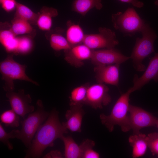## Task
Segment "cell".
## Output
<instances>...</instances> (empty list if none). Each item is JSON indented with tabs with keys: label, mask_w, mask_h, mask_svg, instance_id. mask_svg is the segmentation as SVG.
Returning a JSON list of instances; mask_svg holds the SVG:
<instances>
[{
	"label": "cell",
	"mask_w": 158,
	"mask_h": 158,
	"mask_svg": "<svg viewBox=\"0 0 158 158\" xmlns=\"http://www.w3.org/2000/svg\"><path fill=\"white\" fill-rule=\"evenodd\" d=\"M58 113L56 110H52L44 123L40 126L26 151L25 158H40L47 147L54 146L56 139L68 133V130L59 121Z\"/></svg>",
	"instance_id": "1"
},
{
	"label": "cell",
	"mask_w": 158,
	"mask_h": 158,
	"mask_svg": "<svg viewBox=\"0 0 158 158\" xmlns=\"http://www.w3.org/2000/svg\"><path fill=\"white\" fill-rule=\"evenodd\" d=\"M141 38L137 37L130 56L134 67L138 72L144 71L146 69L142 61L151 54L154 52V43L157 38L154 31L150 25L145 23L140 32Z\"/></svg>",
	"instance_id": "2"
},
{
	"label": "cell",
	"mask_w": 158,
	"mask_h": 158,
	"mask_svg": "<svg viewBox=\"0 0 158 158\" xmlns=\"http://www.w3.org/2000/svg\"><path fill=\"white\" fill-rule=\"evenodd\" d=\"M131 93L127 90L122 94L114 105L110 114L106 115L102 114L100 118L102 123L110 132H112L114 126L118 125L124 132L130 130L128 122V112L130 104L129 97Z\"/></svg>",
	"instance_id": "3"
},
{
	"label": "cell",
	"mask_w": 158,
	"mask_h": 158,
	"mask_svg": "<svg viewBox=\"0 0 158 158\" xmlns=\"http://www.w3.org/2000/svg\"><path fill=\"white\" fill-rule=\"evenodd\" d=\"M36 106V111L30 113L26 119L21 121V128L19 130L17 138L28 148L38 129L50 114L45 110L41 100L37 101Z\"/></svg>",
	"instance_id": "4"
},
{
	"label": "cell",
	"mask_w": 158,
	"mask_h": 158,
	"mask_svg": "<svg viewBox=\"0 0 158 158\" xmlns=\"http://www.w3.org/2000/svg\"><path fill=\"white\" fill-rule=\"evenodd\" d=\"M13 53L8 56L0 63V71L2 80L5 83L4 90L7 92L14 91V80H20L27 81L38 86L37 82L29 78L26 74L25 65H22L16 62L13 58Z\"/></svg>",
	"instance_id": "5"
},
{
	"label": "cell",
	"mask_w": 158,
	"mask_h": 158,
	"mask_svg": "<svg viewBox=\"0 0 158 158\" xmlns=\"http://www.w3.org/2000/svg\"><path fill=\"white\" fill-rule=\"evenodd\" d=\"M111 18L114 28L126 36H132L140 32L145 24L133 7L128 8L124 12L113 14Z\"/></svg>",
	"instance_id": "6"
},
{
	"label": "cell",
	"mask_w": 158,
	"mask_h": 158,
	"mask_svg": "<svg viewBox=\"0 0 158 158\" xmlns=\"http://www.w3.org/2000/svg\"><path fill=\"white\" fill-rule=\"evenodd\" d=\"M99 32L85 34L83 43L92 50L114 48L119 44L115 33L105 27H99Z\"/></svg>",
	"instance_id": "7"
},
{
	"label": "cell",
	"mask_w": 158,
	"mask_h": 158,
	"mask_svg": "<svg viewBox=\"0 0 158 158\" xmlns=\"http://www.w3.org/2000/svg\"><path fill=\"white\" fill-rule=\"evenodd\" d=\"M128 112L129 125L133 134L140 133L142 128L155 126L157 118L141 107L130 104Z\"/></svg>",
	"instance_id": "8"
},
{
	"label": "cell",
	"mask_w": 158,
	"mask_h": 158,
	"mask_svg": "<svg viewBox=\"0 0 158 158\" xmlns=\"http://www.w3.org/2000/svg\"><path fill=\"white\" fill-rule=\"evenodd\" d=\"M109 90V88L105 84L97 83L90 85L84 104L96 109L102 108L111 102Z\"/></svg>",
	"instance_id": "9"
},
{
	"label": "cell",
	"mask_w": 158,
	"mask_h": 158,
	"mask_svg": "<svg viewBox=\"0 0 158 158\" xmlns=\"http://www.w3.org/2000/svg\"><path fill=\"white\" fill-rule=\"evenodd\" d=\"M130 59L114 48L93 50L90 59L95 66L121 64Z\"/></svg>",
	"instance_id": "10"
},
{
	"label": "cell",
	"mask_w": 158,
	"mask_h": 158,
	"mask_svg": "<svg viewBox=\"0 0 158 158\" xmlns=\"http://www.w3.org/2000/svg\"><path fill=\"white\" fill-rule=\"evenodd\" d=\"M11 109L18 115L24 118L26 115L34 110V107L30 104L32 99L29 94H25L23 89L17 92L14 91L7 92L6 94Z\"/></svg>",
	"instance_id": "11"
},
{
	"label": "cell",
	"mask_w": 158,
	"mask_h": 158,
	"mask_svg": "<svg viewBox=\"0 0 158 158\" xmlns=\"http://www.w3.org/2000/svg\"><path fill=\"white\" fill-rule=\"evenodd\" d=\"M144 71L140 77L135 75L133 80V85L128 91L132 93L139 90L152 80L155 82L158 81V53H155Z\"/></svg>",
	"instance_id": "12"
},
{
	"label": "cell",
	"mask_w": 158,
	"mask_h": 158,
	"mask_svg": "<svg viewBox=\"0 0 158 158\" xmlns=\"http://www.w3.org/2000/svg\"><path fill=\"white\" fill-rule=\"evenodd\" d=\"M120 64L95 66L94 68L95 78L98 83L118 86Z\"/></svg>",
	"instance_id": "13"
},
{
	"label": "cell",
	"mask_w": 158,
	"mask_h": 158,
	"mask_svg": "<svg viewBox=\"0 0 158 158\" xmlns=\"http://www.w3.org/2000/svg\"><path fill=\"white\" fill-rule=\"evenodd\" d=\"M93 51L83 43L78 44L64 50V59L71 66L79 68L84 65L85 61L90 60Z\"/></svg>",
	"instance_id": "14"
},
{
	"label": "cell",
	"mask_w": 158,
	"mask_h": 158,
	"mask_svg": "<svg viewBox=\"0 0 158 158\" xmlns=\"http://www.w3.org/2000/svg\"><path fill=\"white\" fill-rule=\"evenodd\" d=\"M83 106V104L71 106L70 109L67 111L65 115L66 121L62 122V124L68 130L72 132H81L82 121L85 114Z\"/></svg>",
	"instance_id": "15"
},
{
	"label": "cell",
	"mask_w": 158,
	"mask_h": 158,
	"mask_svg": "<svg viewBox=\"0 0 158 158\" xmlns=\"http://www.w3.org/2000/svg\"><path fill=\"white\" fill-rule=\"evenodd\" d=\"M146 137L145 135L140 132L129 137L128 142L132 148L133 157H139L145 154L148 147Z\"/></svg>",
	"instance_id": "16"
},
{
	"label": "cell",
	"mask_w": 158,
	"mask_h": 158,
	"mask_svg": "<svg viewBox=\"0 0 158 158\" xmlns=\"http://www.w3.org/2000/svg\"><path fill=\"white\" fill-rule=\"evenodd\" d=\"M58 15L57 10L54 8L43 6L38 16L36 24L43 30H49L52 25V18Z\"/></svg>",
	"instance_id": "17"
},
{
	"label": "cell",
	"mask_w": 158,
	"mask_h": 158,
	"mask_svg": "<svg viewBox=\"0 0 158 158\" xmlns=\"http://www.w3.org/2000/svg\"><path fill=\"white\" fill-rule=\"evenodd\" d=\"M102 0H74L72 6V11L83 16L91 9L95 8L100 10L102 7Z\"/></svg>",
	"instance_id": "18"
},
{
	"label": "cell",
	"mask_w": 158,
	"mask_h": 158,
	"mask_svg": "<svg viewBox=\"0 0 158 158\" xmlns=\"http://www.w3.org/2000/svg\"><path fill=\"white\" fill-rule=\"evenodd\" d=\"M66 32V39L71 46L83 44L85 34L81 27L69 21Z\"/></svg>",
	"instance_id": "19"
},
{
	"label": "cell",
	"mask_w": 158,
	"mask_h": 158,
	"mask_svg": "<svg viewBox=\"0 0 158 158\" xmlns=\"http://www.w3.org/2000/svg\"><path fill=\"white\" fill-rule=\"evenodd\" d=\"M0 41L7 51L15 54L18 46V38L11 29L0 31Z\"/></svg>",
	"instance_id": "20"
},
{
	"label": "cell",
	"mask_w": 158,
	"mask_h": 158,
	"mask_svg": "<svg viewBox=\"0 0 158 158\" xmlns=\"http://www.w3.org/2000/svg\"><path fill=\"white\" fill-rule=\"evenodd\" d=\"M64 146V156L66 158H82V153L80 147L70 136L62 135L60 138Z\"/></svg>",
	"instance_id": "21"
},
{
	"label": "cell",
	"mask_w": 158,
	"mask_h": 158,
	"mask_svg": "<svg viewBox=\"0 0 158 158\" xmlns=\"http://www.w3.org/2000/svg\"><path fill=\"white\" fill-rule=\"evenodd\" d=\"M89 86V83H86L75 88L72 90L69 97L70 106L84 104Z\"/></svg>",
	"instance_id": "22"
},
{
	"label": "cell",
	"mask_w": 158,
	"mask_h": 158,
	"mask_svg": "<svg viewBox=\"0 0 158 158\" xmlns=\"http://www.w3.org/2000/svg\"><path fill=\"white\" fill-rule=\"evenodd\" d=\"M15 17L25 20L30 23L36 24L38 14L34 12L25 5L17 3Z\"/></svg>",
	"instance_id": "23"
},
{
	"label": "cell",
	"mask_w": 158,
	"mask_h": 158,
	"mask_svg": "<svg viewBox=\"0 0 158 158\" xmlns=\"http://www.w3.org/2000/svg\"><path fill=\"white\" fill-rule=\"evenodd\" d=\"M11 30L14 34L18 35L31 33L33 28L28 21L15 17L12 20Z\"/></svg>",
	"instance_id": "24"
},
{
	"label": "cell",
	"mask_w": 158,
	"mask_h": 158,
	"mask_svg": "<svg viewBox=\"0 0 158 158\" xmlns=\"http://www.w3.org/2000/svg\"><path fill=\"white\" fill-rule=\"evenodd\" d=\"M49 40L51 47L56 51L62 50L64 51L72 47L66 38L60 34H52L50 36Z\"/></svg>",
	"instance_id": "25"
},
{
	"label": "cell",
	"mask_w": 158,
	"mask_h": 158,
	"mask_svg": "<svg viewBox=\"0 0 158 158\" xmlns=\"http://www.w3.org/2000/svg\"><path fill=\"white\" fill-rule=\"evenodd\" d=\"M19 116L11 109L3 112L0 115V119L1 122L6 126L16 128L19 125Z\"/></svg>",
	"instance_id": "26"
},
{
	"label": "cell",
	"mask_w": 158,
	"mask_h": 158,
	"mask_svg": "<svg viewBox=\"0 0 158 158\" xmlns=\"http://www.w3.org/2000/svg\"><path fill=\"white\" fill-rule=\"evenodd\" d=\"M19 130L14 129L9 133L6 132L0 123V141L5 145L9 150L13 149V145L9 141L11 138H17Z\"/></svg>",
	"instance_id": "27"
},
{
	"label": "cell",
	"mask_w": 158,
	"mask_h": 158,
	"mask_svg": "<svg viewBox=\"0 0 158 158\" xmlns=\"http://www.w3.org/2000/svg\"><path fill=\"white\" fill-rule=\"evenodd\" d=\"M18 44L15 54H25L29 52L32 47L31 39L27 37H18Z\"/></svg>",
	"instance_id": "28"
},
{
	"label": "cell",
	"mask_w": 158,
	"mask_h": 158,
	"mask_svg": "<svg viewBox=\"0 0 158 158\" xmlns=\"http://www.w3.org/2000/svg\"><path fill=\"white\" fill-rule=\"evenodd\" d=\"M148 147L153 155L158 157V133H150L146 136Z\"/></svg>",
	"instance_id": "29"
},
{
	"label": "cell",
	"mask_w": 158,
	"mask_h": 158,
	"mask_svg": "<svg viewBox=\"0 0 158 158\" xmlns=\"http://www.w3.org/2000/svg\"><path fill=\"white\" fill-rule=\"evenodd\" d=\"M0 3L5 11L10 12L16 8L18 3L15 0H3Z\"/></svg>",
	"instance_id": "30"
},
{
	"label": "cell",
	"mask_w": 158,
	"mask_h": 158,
	"mask_svg": "<svg viewBox=\"0 0 158 158\" xmlns=\"http://www.w3.org/2000/svg\"><path fill=\"white\" fill-rule=\"evenodd\" d=\"M93 148H89L83 152L82 157L83 158H99L100 157L99 154L93 150Z\"/></svg>",
	"instance_id": "31"
},
{
	"label": "cell",
	"mask_w": 158,
	"mask_h": 158,
	"mask_svg": "<svg viewBox=\"0 0 158 158\" xmlns=\"http://www.w3.org/2000/svg\"><path fill=\"white\" fill-rule=\"evenodd\" d=\"M121 2L131 4L133 6L138 8H141L144 6V3L138 0H118Z\"/></svg>",
	"instance_id": "32"
},
{
	"label": "cell",
	"mask_w": 158,
	"mask_h": 158,
	"mask_svg": "<svg viewBox=\"0 0 158 158\" xmlns=\"http://www.w3.org/2000/svg\"><path fill=\"white\" fill-rule=\"evenodd\" d=\"M44 158H62V154L60 152L57 150H52L50 153L45 155Z\"/></svg>",
	"instance_id": "33"
},
{
	"label": "cell",
	"mask_w": 158,
	"mask_h": 158,
	"mask_svg": "<svg viewBox=\"0 0 158 158\" xmlns=\"http://www.w3.org/2000/svg\"><path fill=\"white\" fill-rule=\"evenodd\" d=\"M155 4L157 6L158 8V0H156L154 2Z\"/></svg>",
	"instance_id": "34"
},
{
	"label": "cell",
	"mask_w": 158,
	"mask_h": 158,
	"mask_svg": "<svg viewBox=\"0 0 158 158\" xmlns=\"http://www.w3.org/2000/svg\"><path fill=\"white\" fill-rule=\"evenodd\" d=\"M155 126H156L158 128V118H157V120Z\"/></svg>",
	"instance_id": "35"
},
{
	"label": "cell",
	"mask_w": 158,
	"mask_h": 158,
	"mask_svg": "<svg viewBox=\"0 0 158 158\" xmlns=\"http://www.w3.org/2000/svg\"><path fill=\"white\" fill-rule=\"evenodd\" d=\"M3 0H0V2H1Z\"/></svg>",
	"instance_id": "36"
}]
</instances>
